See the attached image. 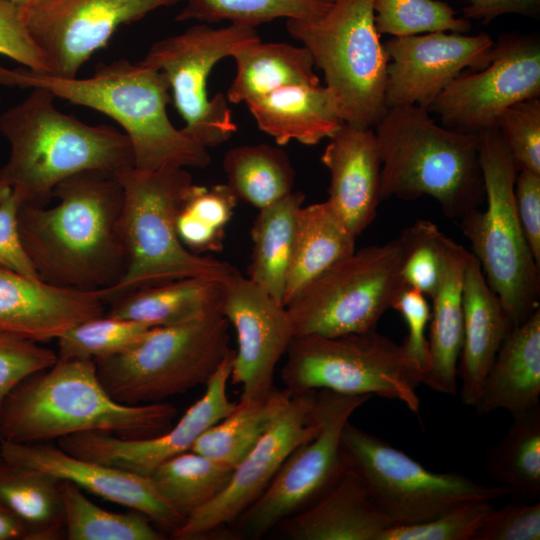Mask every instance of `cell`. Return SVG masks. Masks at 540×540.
Masks as SVG:
<instances>
[{"label": "cell", "instance_id": "1", "mask_svg": "<svg viewBox=\"0 0 540 540\" xmlns=\"http://www.w3.org/2000/svg\"><path fill=\"white\" fill-rule=\"evenodd\" d=\"M52 208L21 204L18 227L40 279L80 291H108L126 270L123 189L114 174L84 171L61 181Z\"/></svg>", "mask_w": 540, "mask_h": 540}, {"label": "cell", "instance_id": "2", "mask_svg": "<svg viewBox=\"0 0 540 540\" xmlns=\"http://www.w3.org/2000/svg\"><path fill=\"white\" fill-rule=\"evenodd\" d=\"M174 405H128L113 399L91 359L57 358L22 380L0 406V442L48 443L87 431L144 439L166 432Z\"/></svg>", "mask_w": 540, "mask_h": 540}, {"label": "cell", "instance_id": "3", "mask_svg": "<svg viewBox=\"0 0 540 540\" xmlns=\"http://www.w3.org/2000/svg\"><path fill=\"white\" fill-rule=\"evenodd\" d=\"M0 85L43 88L56 98L112 118L131 142L136 169L205 168L210 163L208 149L171 123L166 108L170 87L164 74L140 62L100 63L87 78H64L0 64Z\"/></svg>", "mask_w": 540, "mask_h": 540}, {"label": "cell", "instance_id": "4", "mask_svg": "<svg viewBox=\"0 0 540 540\" xmlns=\"http://www.w3.org/2000/svg\"><path fill=\"white\" fill-rule=\"evenodd\" d=\"M55 99L46 89L32 88L0 115V133L10 149L0 181L21 204L45 206L55 187L77 173L115 174L134 166L133 148L124 132L65 114L56 108Z\"/></svg>", "mask_w": 540, "mask_h": 540}, {"label": "cell", "instance_id": "5", "mask_svg": "<svg viewBox=\"0 0 540 540\" xmlns=\"http://www.w3.org/2000/svg\"><path fill=\"white\" fill-rule=\"evenodd\" d=\"M381 159L380 198H434L460 219L485 201L476 133L437 125L427 109L389 107L373 127Z\"/></svg>", "mask_w": 540, "mask_h": 540}, {"label": "cell", "instance_id": "6", "mask_svg": "<svg viewBox=\"0 0 540 540\" xmlns=\"http://www.w3.org/2000/svg\"><path fill=\"white\" fill-rule=\"evenodd\" d=\"M114 175L123 189L126 270L107 291V302L140 288L189 277L226 285L240 273L230 263L193 253L181 242L177 218L193 184L185 168L143 171L132 166Z\"/></svg>", "mask_w": 540, "mask_h": 540}, {"label": "cell", "instance_id": "7", "mask_svg": "<svg viewBox=\"0 0 540 540\" xmlns=\"http://www.w3.org/2000/svg\"><path fill=\"white\" fill-rule=\"evenodd\" d=\"M476 134L487 206L463 215L459 226L488 285L516 326L539 307V264L516 214L514 183L518 170L514 160L497 128Z\"/></svg>", "mask_w": 540, "mask_h": 540}, {"label": "cell", "instance_id": "8", "mask_svg": "<svg viewBox=\"0 0 540 540\" xmlns=\"http://www.w3.org/2000/svg\"><path fill=\"white\" fill-rule=\"evenodd\" d=\"M374 0H333L323 15L287 19L311 54L344 123L373 128L387 111L389 57L375 25Z\"/></svg>", "mask_w": 540, "mask_h": 540}, {"label": "cell", "instance_id": "9", "mask_svg": "<svg viewBox=\"0 0 540 540\" xmlns=\"http://www.w3.org/2000/svg\"><path fill=\"white\" fill-rule=\"evenodd\" d=\"M417 234L416 221L386 243L355 250L305 287L285 306L293 335L375 331L406 287L403 265Z\"/></svg>", "mask_w": 540, "mask_h": 540}, {"label": "cell", "instance_id": "10", "mask_svg": "<svg viewBox=\"0 0 540 540\" xmlns=\"http://www.w3.org/2000/svg\"><path fill=\"white\" fill-rule=\"evenodd\" d=\"M229 328L220 311L152 327L126 351L96 360L98 378L120 403L164 402L207 384L232 351Z\"/></svg>", "mask_w": 540, "mask_h": 540}, {"label": "cell", "instance_id": "11", "mask_svg": "<svg viewBox=\"0 0 540 540\" xmlns=\"http://www.w3.org/2000/svg\"><path fill=\"white\" fill-rule=\"evenodd\" d=\"M281 369L292 395L327 390L349 396H380L419 414L420 372L399 345L375 331L336 337L294 336Z\"/></svg>", "mask_w": 540, "mask_h": 540}, {"label": "cell", "instance_id": "12", "mask_svg": "<svg viewBox=\"0 0 540 540\" xmlns=\"http://www.w3.org/2000/svg\"><path fill=\"white\" fill-rule=\"evenodd\" d=\"M341 441L348 466L361 476L395 525L425 522L465 502L509 495L500 484L486 486L456 472L428 470L350 421L342 430Z\"/></svg>", "mask_w": 540, "mask_h": 540}, {"label": "cell", "instance_id": "13", "mask_svg": "<svg viewBox=\"0 0 540 540\" xmlns=\"http://www.w3.org/2000/svg\"><path fill=\"white\" fill-rule=\"evenodd\" d=\"M371 398L318 390V433L292 450L266 489L231 524L230 535L260 539L318 500L347 468L341 441L345 424Z\"/></svg>", "mask_w": 540, "mask_h": 540}, {"label": "cell", "instance_id": "14", "mask_svg": "<svg viewBox=\"0 0 540 540\" xmlns=\"http://www.w3.org/2000/svg\"><path fill=\"white\" fill-rule=\"evenodd\" d=\"M259 39L256 28L250 26L195 25L155 42L139 62L164 74L185 122L182 129L208 149L226 142L237 131L226 95L208 96L210 72L236 49Z\"/></svg>", "mask_w": 540, "mask_h": 540}, {"label": "cell", "instance_id": "15", "mask_svg": "<svg viewBox=\"0 0 540 540\" xmlns=\"http://www.w3.org/2000/svg\"><path fill=\"white\" fill-rule=\"evenodd\" d=\"M316 401L317 391L292 395L258 443L233 469L225 489L189 516L172 538L205 539L231 525L266 489L292 450L318 433Z\"/></svg>", "mask_w": 540, "mask_h": 540}, {"label": "cell", "instance_id": "16", "mask_svg": "<svg viewBox=\"0 0 540 540\" xmlns=\"http://www.w3.org/2000/svg\"><path fill=\"white\" fill-rule=\"evenodd\" d=\"M540 95V44L536 37L506 36L494 45L489 64L457 76L428 111L444 126L478 133L496 128L512 105Z\"/></svg>", "mask_w": 540, "mask_h": 540}, {"label": "cell", "instance_id": "17", "mask_svg": "<svg viewBox=\"0 0 540 540\" xmlns=\"http://www.w3.org/2000/svg\"><path fill=\"white\" fill-rule=\"evenodd\" d=\"M180 0H36L22 7L52 75L74 78L122 25Z\"/></svg>", "mask_w": 540, "mask_h": 540}, {"label": "cell", "instance_id": "18", "mask_svg": "<svg viewBox=\"0 0 540 540\" xmlns=\"http://www.w3.org/2000/svg\"><path fill=\"white\" fill-rule=\"evenodd\" d=\"M232 350L206 384L205 393L191 405L169 430L144 439H126L109 432L87 431L57 440L67 453L122 470L148 476L166 460L191 450L195 441L237 406L227 394Z\"/></svg>", "mask_w": 540, "mask_h": 540}, {"label": "cell", "instance_id": "19", "mask_svg": "<svg viewBox=\"0 0 540 540\" xmlns=\"http://www.w3.org/2000/svg\"><path fill=\"white\" fill-rule=\"evenodd\" d=\"M494 45L485 33L438 31L392 37L384 44L389 57L387 108L415 105L428 110L465 68H485Z\"/></svg>", "mask_w": 540, "mask_h": 540}, {"label": "cell", "instance_id": "20", "mask_svg": "<svg viewBox=\"0 0 540 540\" xmlns=\"http://www.w3.org/2000/svg\"><path fill=\"white\" fill-rule=\"evenodd\" d=\"M221 312L237 336L230 379L241 386L239 401H264L294 337L286 307L239 273L225 286Z\"/></svg>", "mask_w": 540, "mask_h": 540}, {"label": "cell", "instance_id": "21", "mask_svg": "<svg viewBox=\"0 0 540 540\" xmlns=\"http://www.w3.org/2000/svg\"><path fill=\"white\" fill-rule=\"evenodd\" d=\"M0 456L141 512L171 534L186 520L160 497L148 477L73 456L58 445L0 442Z\"/></svg>", "mask_w": 540, "mask_h": 540}, {"label": "cell", "instance_id": "22", "mask_svg": "<svg viewBox=\"0 0 540 540\" xmlns=\"http://www.w3.org/2000/svg\"><path fill=\"white\" fill-rule=\"evenodd\" d=\"M107 291H80L28 278L0 266V332L35 342L104 313Z\"/></svg>", "mask_w": 540, "mask_h": 540}, {"label": "cell", "instance_id": "23", "mask_svg": "<svg viewBox=\"0 0 540 540\" xmlns=\"http://www.w3.org/2000/svg\"><path fill=\"white\" fill-rule=\"evenodd\" d=\"M321 156L330 172L326 200L357 237L374 220L380 198L381 159L373 128L343 123Z\"/></svg>", "mask_w": 540, "mask_h": 540}, {"label": "cell", "instance_id": "24", "mask_svg": "<svg viewBox=\"0 0 540 540\" xmlns=\"http://www.w3.org/2000/svg\"><path fill=\"white\" fill-rule=\"evenodd\" d=\"M395 525L348 466L313 504L277 525L292 540H382Z\"/></svg>", "mask_w": 540, "mask_h": 540}, {"label": "cell", "instance_id": "25", "mask_svg": "<svg viewBox=\"0 0 540 540\" xmlns=\"http://www.w3.org/2000/svg\"><path fill=\"white\" fill-rule=\"evenodd\" d=\"M462 306L463 341L457 376L462 402L474 406L501 345L515 326L471 252L464 270Z\"/></svg>", "mask_w": 540, "mask_h": 540}, {"label": "cell", "instance_id": "26", "mask_svg": "<svg viewBox=\"0 0 540 540\" xmlns=\"http://www.w3.org/2000/svg\"><path fill=\"white\" fill-rule=\"evenodd\" d=\"M443 273L434 295L428 338V365L422 384L443 394L457 393L463 341L462 285L469 251L443 235Z\"/></svg>", "mask_w": 540, "mask_h": 540}, {"label": "cell", "instance_id": "27", "mask_svg": "<svg viewBox=\"0 0 540 540\" xmlns=\"http://www.w3.org/2000/svg\"><path fill=\"white\" fill-rule=\"evenodd\" d=\"M540 308L501 345L474 405L479 415L504 409L513 416L540 404Z\"/></svg>", "mask_w": 540, "mask_h": 540}, {"label": "cell", "instance_id": "28", "mask_svg": "<svg viewBox=\"0 0 540 540\" xmlns=\"http://www.w3.org/2000/svg\"><path fill=\"white\" fill-rule=\"evenodd\" d=\"M260 130L285 145L292 140L315 145L344 123L325 86L292 85L245 103Z\"/></svg>", "mask_w": 540, "mask_h": 540}, {"label": "cell", "instance_id": "29", "mask_svg": "<svg viewBox=\"0 0 540 540\" xmlns=\"http://www.w3.org/2000/svg\"><path fill=\"white\" fill-rule=\"evenodd\" d=\"M356 236L327 201L302 206L297 215L283 297L290 303L305 287L355 251Z\"/></svg>", "mask_w": 540, "mask_h": 540}, {"label": "cell", "instance_id": "30", "mask_svg": "<svg viewBox=\"0 0 540 540\" xmlns=\"http://www.w3.org/2000/svg\"><path fill=\"white\" fill-rule=\"evenodd\" d=\"M225 286L197 277L148 286L113 302L108 315L152 327L181 324L221 312Z\"/></svg>", "mask_w": 540, "mask_h": 540}, {"label": "cell", "instance_id": "31", "mask_svg": "<svg viewBox=\"0 0 540 540\" xmlns=\"http://www.w3.org/2000/svg\"><path fill=\"white\" fill-rule=\"evenodd\" d=\"M235 77L227 90L231 103H247L282 87L318 85L315 63L303 46L261 39L234 51Z\"/></svg>", "mask_w": 540, "mask_h": 540}, {"label": "cell", "instance_id": "32", "mask_svg": "<svg viewBox=\"0 0 540 540\" xmlns=\"http://www.w3.org/2000/svg\"><path fill=\"white\" fill-rule=\"evenodd\" d=\"M0 505L25 528L27 540L65 538L60 480L0 456Z\"/></svg>", "mask_w": 540, "mask_h": 540}, {"label": "cell", "instance_id": "33", "mask_svg": "<svg viewBox=\"0 0 540 540\" xmlns=\"http://www.w3.org/2000/svg\"><path fill=\"white\" fill-rule=\"evenodd\" d=\"M304 199L303 193L292 191L259 209L251 228L252 253L247 278L282 304L297 215Z\"/></svg>", "mask_w": 540, "mask_h": 540}, {"label": "cell", "instance_id": "34", "mask_svg": "<svg viewBox=\"0 0 540 540\" xmlns=\"http://www.w3.org/2000/svg\"><path fill=\"white\" fill-rule=\"evenodd\" d=\"M226 184L238 199L258 209L293 190L295 172L287 153L268 144L243 145L226 152Z\"/></svg>", "mask_w": 540, "mask_h": 540}, {"label": "cell", "instance_id": "35", "mask_svg": "<svg viewBox=\"0 0 540 540\" xmlns=\"http://www.w3.org/2000/svg\"><path fill=\"white\" fill-rule=\"evenodd\" d=\"M486 468L517 499L540 495V404L513 416L507 434L488 450Z\"/></svg>", "mask_w": 540, "mask_h": 540}, {"label": "cell", "instance_id": "36", "mask_svg": "<svg viewBox=\"0 0 540 540\" xmlns=\"http://www.w3.org/2000/svg\"><path fill=\"white\" fill-rule=\"evenodd\" d=\"M292 394L274 388L261 402L238 401L235 409L209 427L191 450L234 469L258 443Z\"/></svg>", "mask_w": 540, "mask_h": 540}, {"label": "cell", "instance_id": "37", "mask_svg": "<svg viewBox=\"0 0 540 540\" xmlns=\"http://www.w3.org/2000/svg\"><path fill=\"white\" fill-rule=\"evenodd\" d=\"M233 469L192 450L156 467L147 477L160 497L186 519L228 485Z\"/></svg>", "mask_w": 540, "mask_h": 540}, {"label": "cell", "instance_id": "38", "mask_svg": "<svg viewBox=\"0 0 540 540\" xmlns=\"http://www.w3.org/2000/svg\"><path fill=\"white\" fill-rule=\"evenodd\" d=\"M65 538L68 540H163L165 535L143 513L106 510L70 481L60 480Z\"/></svg>", "mask_w": 540, "mask_h": 540}, {"label": "cell", "instance_id": "39", "mask_svg": "<svg viewBox=\"0 0 540 540\" xmlns=\"http://www.w3.org/2000/svg\"><path fill=\"white\" fill-rule=\"evenodd\" d=\"M176 20L256 26L279 18L310 20L323 15L333 0H185Z\"/></svg>", "mask_w": 540, "mask_h": 540}, {"label": "cell", "instance_id": "40", "mask_svg": "<svg viewBox=\"0 0 540 540\" xmlns=\"http://www.w3.org/2000/svg\"><path fill=\"white\" fill-rule=\"evenodd\" d=\"M152 326L110 315L98 316L71 327L57 340L62 359L99 360L120 354L136 344Z\"/></svg>", "mask_w": 540, "mask_h": 540}, {"label": "cell", "instance_id": "41", "mask_svg": "<svg viewBox=\"0 0 540 540\" xmlns=\"http://www.w3.org/2000/svg\"><path fill=\"white\" fill-rule=\"evenodd\" d=\"M378 33L393 37L448 31L465 33L470 29L466 18L456 17L454 9L438 0H374Z\"/></svg>", "mask_w": 540, "mask_h": 540}, {"label": "cell", "instance_id": "42", "mask_svg": "<svg viewBox=\"0 0 540 540\" xmlns=\"http://www.w3.org/2000/svg\"><path fill=\"white\" fill-rule=\"evenodd\" d=\"M492 509L489 500L465 502L425 522L393 525L382 540H474Z\"/></svg>", "mask_w": 540, "mask_h": 540}, {"label": "cell", "instance_id": "43", "mask_svg": "<svg viewBox=\"0 0 540 540\" xmlns=\"http://www.w3.org/2000/svg\"><path fill=\"white\" fill-rule=\"evenodd\" d=\"M518 171L540 173V100L531 98L506 109L496 127Z\"/></svg>", "mask_w": 540, "mask_h": 540}, {"label": "cell", "instance_id": "44", "mask_svg": "<svg viewBox=\"0 0 540 540\" xmlns=\"http://www.w3.org/2000/svg\"><path fill=\"white\" fill-rule=\"evenodd\" d=\"M418 234L403 265V279L412 287L432 297L443 273V233L427 220H417Z\"/></svg>", "mask_w": 540, "mask_h": 540}, {"label": "cell", "instance_id": "45", "mask_svg": "<svg viewBox=\"0 0 540 540\" xmlns=\"http://www.w3.org/2000/svg\"><path fill=\"white\" fill-rule=\"evenodd\" d=\"M57 353L38 342L0 332V406L26 377L54 364Z\"/></svg>", "mask_w": 540, "mask_h": 540}, {"label": "cell", "instance_id": "46", "mask_svg": "<svg viewBox=\"0 0 540 540\" xmlns=\"http://www.w3.org/2000/svg\"><path fill=\"white\" fill-rule=\"evenodd\" d=\"M0 55L34 72L52 73L44 51L27 28L22 6L8 0H0Z\"/></svg>", "mask_w": 540, "mask_h": 540}, {"label": "cell", "instance_id": "47", "mask_svg": "<svg viewBox=\"0 0 540 540\" xmlns=\"http://www.w3.org/2000/svg\"><path fill=\"white\" fill-rule=\"evenodd\" d=\"M540 503H510L488 514L474 540H539Z\"/></svg>", "mask_w": 540, "mask_h": 540}, {"label": "cell", "instance_id": "48", "mask_svg": "<svg viewBox=\"0 0 540 540\" xmlns=\"http://www.w3.org/2000/svg\"><path fill=\"white\" fill-rule=\"evenodd\" d=\"M392 308L401 314L407 326L408 333L402 344L403 350L423 379L428 365L426 329L431 317L426 295L406 286L396 298Z\"/></svg>", "mask_w": 540, "mask_h": 540}, {"label": "cell", "instance_id": "49", "mask_svg": "<svg viewBox=\"0 0 540 540\" xmlns=\"http://www.w3.org/2000/svg\"><path fill=\"white\" fill-rule=\"evenodd\" d=\"M237 200L226 183L210 187L193 183L181 212L210 229L224 232L234 213Z\"/></svg>", "mask_w": 540, "mask_h": 540}, {"label": "cell", "instance_id": "50", "mask_svg": "<svg viewBox=\"0 0 540 540\" xmlns=\"http://www.w3.org/2000/svg\"><path fill=\"white\" fill-rule=\"evenodd\" d=\"M20 206L13 192L0 203V266L28 278L41 280L20 235Z\"/></svg>", "mask_w": 540, "mask_h": 540}, {"label": "cell", "instance_id": "51", "mask_svg": "<svg viewBox=\"0 0 540 540\" xmlns=\"http://www.w3.org/2000/svg\"><path fill=\"white\" fill-rule=\"evenodd\" d=\"M514 203L526 242L540 265V173L527 170L517 172Z\"/></svg>", "mask_w": 540, "mask_h": 540}, {"label": "cell", "instance_id": "52", "mask_svg": "<svg viewBox=\"0 0 540 540\" xmlns=\"http://www.w3.org/2000/svg\"><path fill=\"white\" fill-rule=\"evenodd\" d=\"M540 0H469L464 7V18L490 22L505 14L536 16Z\"/></svg>", "mask_w": 540, "mask_h": 540}, {"label": "cell", "instance_id": "53", "mask_svg": "<svg viewBox=\"0 0 540 540\" xmlns=\"http://www.w3.org/2000/svg\"><path fill=\"white\" fill-rule=\"evenodd\" d=\"M0 540H27L22 524L0 505Z\"/></svg>", "mask_w": 540, "mask_h": 540}, {"label": "cell", "instance_id": "54", "mask_svg": "<svg viewBox=\"0 0 540 540\" xmlns=\"http://www.w3.org/2000/svg\"><path fill=\"white\" fill-rule=\"evenodd\" d=\"M12 192L9 185L0 181V203Z\"/></svg>", "mask_w": 540, "mask_h": 540}, {"label": "cell", "instance_id": "55", "mask_svg": "<svg viewBox=\"0 0 540 540\" xmlns=\"http://www.w3.org/2000/svg\"><path fill=\"white\" fill-rule=\"evenodd\" d=\"M8 1H11L13 3H16L22 7H26V6H29L30 4L34 3L36 0H8Z\"/></svg>", "mask_w": 540, "mask_h": 540}]
</instances>
